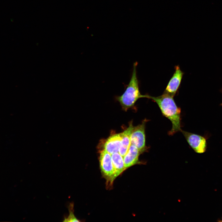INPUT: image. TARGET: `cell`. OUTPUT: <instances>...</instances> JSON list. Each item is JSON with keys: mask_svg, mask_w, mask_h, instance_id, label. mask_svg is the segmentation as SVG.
Returning <instances> with one entry per match:
<instances>
[{"mask_svg": "<svg viewBox=\"0 0 222 222\" xmlns=\"http://www.w3.org/2000/svg\"><path fill=\"white\" fill-rule=\"evenodd\" d=\"M173 97L164 92L162 95L157 97H152L148 94H146V98L151 99L156 103L162 115L171 121L172 127L168 132V134L170 135H172L182 130L181 109L177 105Z\"/></svg>", "mask_w": 222, "mask_h": 222, "instance_id": "obj_1", "label": "cell"}, {"mask_svg": "<svg viewBox=\"0 0 222 222\" xmlns=\"http://www.w3.org/2000/svg\"><path fill=\"white\" fill-rule=\"evenodd\" d=\"M138 64L137 61L133 64L131 77L128 84L125 85V90L124 92L121 95L116 96L115 97L125 111L133 107L139 99L146 97V94H141L139 90V82L137 72Z\"/></svg>", "mask_w": 222, "mask_h": 222, "instance_id": "obj_2", "label": "cell"}, {"mask_svg": "<svg viewBox=\"0 0 222 222\" xmlns=\"http://www.w3.org/2000/svg\"><path fill=\"white\" fill-rule=\"evenodd\" d=\"M147 120L145 119L140 124L134 126L131 136V144L134 145L141 153L146 152L148 147L146 143L145 127Z\"/></svg>", "mask_w": 222, "mask_h": 222, "instance_id": "obj_3", "label": "cell"}, {"mask_svg": "<svg viewBox=\"0 0 222 222\" xmlns=\"http://www.w3.org/2000/svg\"><path fill=\"white\" fill-rule=\"evenodd\" d=\"M99 161L100 168L104 176L107 180L112 183L115 178L111 154L103 150L100 153Z\"/></svg>", "mask_w": 222, "mask_h": 222, "instance_id": "obj_4", "label": "cell"}, {"mask_svg": "<svg viewBox=\"0 0 222 222\" xmlns=\"http://www.w3.org/2000/svg\"><path fill=\"white\" fill-rule=\"evenodd\" d=\"M191 148L196 153L205 152L207 143L205 138L198 134L182 130L181 131Z\"/></svg>", "mask_w": 222, "mask_h": 222, "instance_id": "obj_5", "label": "cell"}, {"mask_svg": "<svg viewBox=\"0 0 222 222\" xmlns=\"http://www.w3.org/2000/svg\"><path fill=\"white\" fill-rule=\"evenodd\" d=\"M175 72L169 81L164 92L174 97L180 87L184 73L179 65L175 67Z\"/></svg>", "mask_w": 222, "mask_h": 222, "instance_id": "obj_6", "label": "cell"}, {"mask_svg": "<svg viewBox=\"0 0 222 222\" xmlns=\"http://www.w3.org/2000/svg\"><path fill=\"white\" fill-rule=\"evenodd\" d=\"M134 127L131 121L129 127L121 133V139L119 153L123 157L126 154L131 145V136Z\"/></svg>", "mask_w": 222, "mask_h": 222, "instance_id": "obj_7", "label": "cell"}, {"mask_svg": "<svg viewBox=\"0 0 222 222\" xmlns=\"http://www.w3.org/2000/svg\"><path fill=\"white\" fill-rule=\"evenodd\" d=\"M121 136V133L114 134L106 140L103 144L104 149L111 154L119 152Z\"/></svg>", "mask_w": 222, "mask_h": 222, "instance_id": "obj_8", "label": "cell"}, {"mask_svg": "<svg viewBox=\"0 0 222 222\" xmlns=\"http://www.w3.org/2000/svg\"><path fill=\"white\" fill-rule=\"evenodd\" d=\"M141 154L138 149L134 145L131 144L128 152L123 157L125 168L138 163Z\"/></svg>", "mask_w": 222, "mask_h": 222, "instance_id": "obj_9", "label": "cell"}, {"mask_svg": "<svg viewBox=\"0 0 222 222\" xmlns=\"http://www.w3.org/2000/svg\"><path fill=\"white\" fill-rule=\"evenodd\" d=\"M111 158L115 170V177L116 178L125 169L123 157L119 152L111 154Z\"/></svg>", "mask_w": 222, "mask_h": 222, "instance_id": "obj_10", "label": "cell"}, {"mask_svg": "<svg viewBox=\"0 0 222 222\" xmlns=\"http://www.w3.org/2000/svg\"><path fill=\"white\" fill-rule=\"evenodd\" d=\"M73 204L70 203L68 207L69 214L67 218L64 217V222H79L80 220L77 219L74 214L73 211Z\"/></svg>", "mask_w": 222, "mask_h": 222, "instance_id": "obj_11", "label": "cell"}]
</instances>
